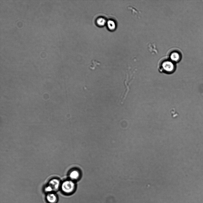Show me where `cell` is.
<instances>
[{
    "label": "cell",
    "instance_id": "7a4b0ae2",
    "mask_svg": "<svg viewBox=\"0 0 203 203\" xmlns=\"http://www.w3.org/2000/svg\"><path fill=\"white\" fill-rule=\"evenodd\" d=\"M75 189V183L71 180H67L64 182L62 185V191L67 194L73 193Z\"/></svg>",
    "mask_w": 203,
    "mask_h": 203
},
{
    "label": "cell",
    "instance_id": "8992f818",
    "mask_svg": "<svg viewBox=\"0 0 203 203\" xmlns=\"http://www.w3.org/2000/svg\"><path fill=\"white\" fill-rule=\"evenodd\" d=\"M79 174L78 171L74 170L70 173V177L71 179L75 180L78 179L79 177Z\"/></svg>",
    "mask_w": 203,
    "mask_h": 203
},
{
    "label": "cell",
    "instance_id": "5b68a950",
    "mask_svg": "<svg viewBox=\"0 0 203 203\" xmlns=\"http://www.w3.org/2000/svg\"><path fill=\"white\" fill-rule=\"evenodd\" d=\"M46 199L49 203H55L57 201V198L56 196L54 194L50 193L47 195Z\"/></svg>",
    "mask_w": 203,
    "mask_h": 203
},
{
    "label": "cell",
    "instance_id": "277c9868",
    "mask_svg": "<svg viewBox=\"0 0 203 203\" xmlns=\"http://www.w3.org/2000/svg\"><path fill=\"white\" fill-rule=\"evenodd\" d=\"M49 186L52 188L53 191H56L58 190L59 185V182L56 179L51 180L49 182Z\"/></svg>",
    "mask_w": 203,
    "mask_h": 203
},
{
    "label": "cell",
    "instance_id": "ba28073f",
    "mask_svg": "<svg viewBox=\"0 0 203 203\" xmlns=\"http://www.w3.org/2000/svg\"><path fill=\"white\" fill-rule=\"evenodd\" d=\"M97 23L99 25H103L106 22L105 20L102 18H99L97 21Z\"/></svg>",
    "mask_w": 203,
    "mask_h": 203
},
{
    "label": "cell",
    "instance_id": "6da1fadb",
    "mask_svg": "<svg viewBox=\"0 0 203 203\" xmlns=\"http://www.w3.org/2000/svg\"><path fill=\"white\" fill-rule=\"evenodd\" d=\"M175 68V66L173 62L171 60H166L161 63L159 70L160 71L169 74L173 73Z\"/></svg>",
    "mask_w": 203,
    "mask_h": 203
},
{
    "label": "cell",
    "instance_id": "9c48e42d",
    "mask_svg": "<svg viewBox=\"0 0 203 203\" xmlns=\"http://www.w3.org/2000/svg\"><path fill=\"white\" fill-rule=\"evenodd\" d=\"M45 191L46 192H50L53 191L52 188L49 185L46 187L45 188Z\"/></svg>",
    "mask_w": 203,
    "mask_h": 203
},
{
    "label": "cell",
    "instance_id": "52a82bcc",
    "mask_svg": "<svg viewBox=\"0 0 203 203\" xmlns=\"http://www.w3.org/2000/svg\"><path fill=\"white\" fill-rule=\"evenodd\" d=\"M107 25L108 28L111 30L114 29L116 26L114 22L111 20H109L108 21Z\"/></svg>",
    "mask_w": 203,
    "mask_h": 203
},
{
    "label": "cell",
    "instance_id": "3957f363",
    "mask_svg": "<svg viewBox=\"0 0 203 203\" xmlns=\"http://www.w3.org/2000/svg\"><path fill=\"white\" fill-rule=\"evenodd\" d=\"M170 57L171 60L173 62H177L181 59V55L178 52L174 51L171 53Z\"/></svg>",
    "mask_w": 203,
    "mask_h": 203
}]
</instances>
